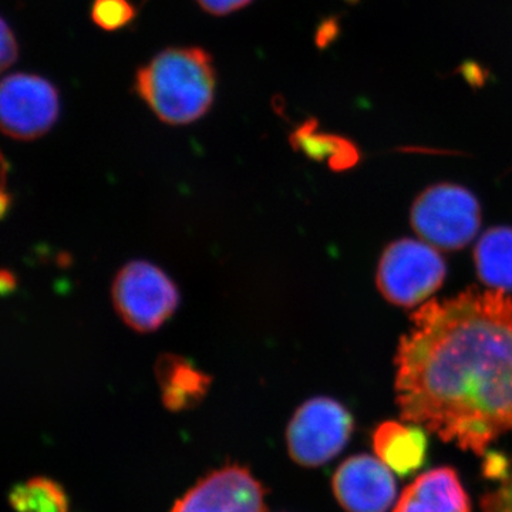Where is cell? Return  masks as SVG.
<instances>
[{"mask_svg":"<svg viewBox=\"0 0 512 512\" xmlns=\"http://www.w3.org/2000/svg\"><path fill=\"white\" fill-rule=\"evenodd\" d=\"M406 423L484 454L512 433V298L470 289L412 316L396 357Z\"/></svg>","mask_w":512,"mask_h":512,"instance_id":"1","label":"cell"},{"mask_svg":"<svg viewBox=\"0 0 512 512\" xmlns=\"http://www.w3.org/2000/svg\"><path fill=\"white\" fill-rule=\"evenodd\" d=\"M136 89L164 123H194L214 103L215 70L211 56L201 47L164 50L138 70Z\"/></svg>","mask_w":512,"mask_h":512,"instance_id":"2","label":"cell"},{"mask_svg":"<svg viewBox=\"0 0 512 512\" xmlns=\"http://www.w3.org/2000/svg\"><path fill=\"white\" fill-rule=\"evenodd\" d=\"M410 220L414 231L433 247L458 251L476 238L481 208L466 188L437 184L414 201Z\"/></svg>","mask_w":512,"mask_h":512,"instance_id":"3","label":"cell"},{"mask_svg":"<svg viewBox=\"0 0 512 512\" xmlns=\"http://www.w3.org/2000/svg\"><path fill=\"white\" fill-rule=\"evenodd\" d=\"M446 274V262L436 249L414 239H400L380 258L376 282L387 301L413 308L439 291Z\"/></svg>","mask_w":512,"mask_h":512,"instance_id":"4","label":"cell"},{"mask_svg":"<svg viewBox=\"0 0 512 512\" xmlns=\"http://www.w3.org/2000/svg\"><path fill=\"white\" fill-rule=\"evenodd\" d=\"M114 308L137 332H154L174 315L180 302L177 286L163 269L134 261L120 269L113 284Z\"/></svg>","mask_w":512,"mask_h":512,"instance_id":"5","label":"cell"},{"mask_svg":"<svg viewBox=\"0 0 512 512\" xmlns=\"http://www.w3.org/2000/svg\"><path fill=\"white\" fill-rule=\"evenodd\" d=\"M352 431V416L342 404L329 397H315L303 403L289 421V456L302 467L323 466L346 447Z\"/></svg>","mask_w":512,"mask_h":512,"instance_id":"6","label":"cell"},{"mask_svg":"<svg viewBox=\"0 0 512 512\" xmlns=\"http://www.w3.org/2000/svg\"><path fill=\"white\" fill-rule=\"evenodd\" d=\"M59 111V92L49 80L29 73L3 79L0 124L6 136L23 141L45 136L55 126Z\"/></svg>","mask_w":512,"mask_h":512,"instance_id":"7","label":"cell"},{"mask_svg":"<svg viewBox=\"0 0 512 512\" xmlns=\"http://www.w3.org/2000/svg\"><path fill=\"white\" fill-rule=\"evenodd\" d=\"M265 494L247 467L228 464L202 477L171 512H266Z\"/></svg>","mask_w":512,"mask_h":512,"instance_id":"8","label":"cell"},{"mask_svg":"<svg viewBox=\"0 0 512 512\" xmlns=\"http://www.w3.org/2000/svg\"><path fill=\"white\" fill-rule=\"evenodd\" d=\"M333 494L348 512H386L396 501L392 470L380 458H348L333 476Z\"/></svg>","mask_w":512,"mask_h":512,"instance_id":"9","label":"cell"},{"mask_svg":"<svg viewBox=\"0 0 512 512\" xmlns=\"http://www.w3.org/2000/svg\"><path fill=\"white\" fill-rule=\"evenodd\" d=\"M393 512H471L470 500L456 471L436 468L413 481Z\"/></svg>","mask_w":512,"mask_h":512,"instance_id":"10","label":"cell"},{"mask_svg":"<svg viewBox=\"0 0 512 512\" xmlns=\"http://www.w3.org/2000/svg\"><path fill=\"white\" fill-rule=\"evenodd\" d=\"M373 444L377 458L399 476H409L426 460V430L416 424L387 421L376 430Z\"/></svg>","mask_w":512,"mask_h":512,"instance_id":"11","label":"cell"},{"mask_svg":"<svg viewBox=\"0 0 512 512\" xmlns=\"http://www.w3.org/2000/svg\"><path fill=\"white\" fill-rule=\"evenodd\" d=\"M164 406L171 412L192 409L207 396L211 377L198 370L184 357L161 355L156 365Z\"/></svg>","mask_w":512,"mask_h":512,"instance_id":"12","label":"cell"},{"mask_svg":"<svg viewBox=\"0 0 512 512\" xmlns=\"http://www.w3.org/2000/svg\"><path fill=\"white\" fill-rule=\"evenodd\" d=\"M474 258L483 284L512 292V228L495 227L485 232Z\"/></svg>","mask_w":512,"mask_h":512,"instance_id":"13","label":"cell"},{"mask_svg":"<svg viewBox=\"0 0 512 512\" xmlns=\"http://www.w3.org/2000/svg\"><path fill=\"white\" fill-rule=\"evenodd\" d=\"M9 503L16 512H69L63 487L46 477H33L12 488Z\"/></svg>","mask_w":512,"mask_h":512,"instance_id":"14","label":"cell"},{"mask_svg":"<svg viewBox=\"0 0 512 512\" xmlns=\"http://www.w3.org/2000/svg\"><path fill=\"white\" fill-rule=\"evenodd\" d=\"M136 18V8L130 0H94L92 20L99 28L114 32Z\"/></svg>","mask_w":512,"mask_h":512,"instance_id":"15","label":"cell"},{"mask_svg":"<svg viewBox=\"0 0 512 512\" xmlns=\"http://www.w3.org/2000/svg\"><path fill=\"white\" fill-rule=\"evenodd\" d=\"M481 508L483 512H512V471L497 490L485 495Z\"/></svg>","mask_w":512,"mask_h":512,"instance_id":"16","label":"cell"},{"mask_svg":"<svg viewBox=\"0 0 512 512\" xmlns=\"http://www.w3.org/2000/svg\"><path fill=\"white\" fill-rule=\"evenodd\" d=\"M0 26H2V32H0V43H2L0 67H2V70H8L18 60L19 45L15 33L9 28L8 22L5 19H2Z\"/></svg>","mask_w":512,"mask_h":512,"instance_id":"17","label":"cell"},{"mask_svg":"<svg viewBox=\"0 0 512 512\" xmlns=\"http://www.w3.org/2000/svg\"><path fill=\"white\" fill-rule=\"evenodd\" d=\"M197 2L205 12L215 16H225L245 8L252 0H197Z\"/></svg>","mask_w":512,"mask_h":512,"instance_id":"18","label":"cell"}]
</instances>
